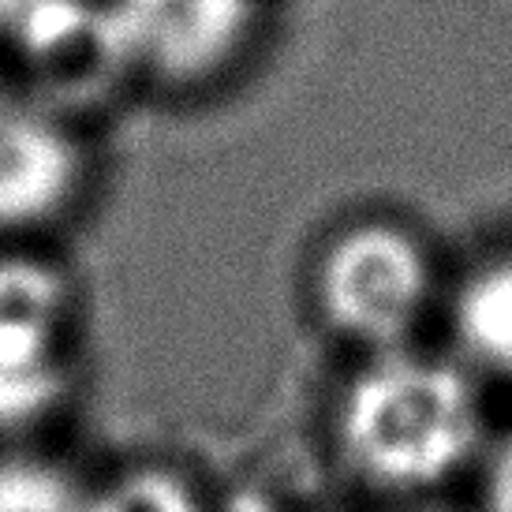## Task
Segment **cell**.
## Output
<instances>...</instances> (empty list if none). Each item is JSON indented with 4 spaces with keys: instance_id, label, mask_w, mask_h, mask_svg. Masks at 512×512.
<instances>
[{
    "instance_id": "obj_1",
    "label": "cell",
    "mask_w": 512,
    "mask_h": 512,
    "mask_svg": "<svg viewBox=\"0 0 512 512\" xmlns=\"http://www.w3.org/2000/svg\"><path fill=\"white\" fill-rule=\"evenodd\" d=\"M483 408L471 382L449 363L378 352L359 370L337 412V441L363 483L419 494L471 464Z\"/></svg>"
},
{
    "instance_id": "obj_2",
    "label": "cell",
    "mask_w": 512,
    "mask_h": 512,
    "mask_svg": "<svg viewBox=\"0 0 512 512\" xmlns=\"http://www.w3.org/2000/svg\"><path fill=\"white\" fill-rule=\"evenodd\" d=\"M314 296L344 341L393 352L430 299L427 251L393 225L348 228L318 262Z\"/></svg>"
},
{
    "instance_id": "obj_3",
    "label": "cell",
    "mask_w": 512,
    "mask_h": 512,
    "mask_svg": "<svg viewBox=\"0 0 512 512\" xmlns=\"http://www.w3.org/2000/svg\"><path fill=\"white\" fill-rule=\"evenodd\" d=\"M64 314L68 288L53 266L0 258V430L27 427L64 397Z\"/></svg>"
},
{
    "instance_id": "obj_4",
    "label": "cell",
    "mask_w": 512,
    "mask_h": 512,
    "mask_svg": "<svg viewBox=\"0 0 512 512\" xmlns=\"http://www.w3.org/2000/svg\"><path fill=\"white\" fill-rule=\"evenodd\" d=\"M131 68L176 86L214 79L255 30V0H109Z\"/></svg>"
},
{
    "instance_id": "obj_5",
    "label": "cell",
    "mask_w": 512,
    "mask_h": 512,
    "mask_svg": "<svg viewBox=\"0 0 512 512\" xmlns=\"http://www.w3.org/2000/svg\"><path fill=\"white\" fill-rule=\"evenodd\" d=\"M83 187V150L42 98L0 86V236L57 221Z\"/></svg>"
},
{
    "instance_id": "obj_6",
    "label": "cell",
    "mask_w": 512,
    "mask_h": 512,
    "mask_svg": "<svg viewBox=\"0 0 512 512\" xmlns=\"http://www.w3.org/2000/svg\"><path fill=\"white\" fill-rule=\"evenodd\" d=\"M453 333L475 367L512 378V258L486 262L456 288Z\"/></svg>"
},
{
    "instance_id": "obj_7",
    "label": "cell",
    "mask_w": 512,
    "mask_h": 512,
    "mask_svg": "<svg viewBox=\"0 0 512 512\" xmlns=\"http://www.w3.org/2000/svg\"><path fill=\"white\" fill-rule=\"evenodd\" d=\"M0 512H90V494L53 464L4 460L0 464Z\"/></svg>"
},
{
    "instance_id": "obj_8",
    "label": "cell",
    "mask_w": 512,
    "mask_h": 512,
    "mask_svg": "<svg viewBox=\"0 0 512 512\" xmlns=\"http://www.w3.org/2000/svg\"><path fill=\"white\" fill-rule=\"evenodd\" d=\"M90 512H206L191 486L165 471H135L90 494Z\"/></svg>"
},
{
    "instance_id": "obj_9",
    "label": "cell",
    "mask_w": 512,
    "mask_h": 512,
    "mask_svg": "<svg viewBox=\"0 0 512 512\" xmlns=\"http://www.w3.org/2000/svg\"><path fill=\"white\" fill-rule=\"evenodd\" d=\"M75 0H0V38L12 45L27 42L38 27H45L53 15H60Z\"/></svg>"
},
{
    "instance_id": "obj_10",
    "label": "cell",
    "mask_w": 512,
    "mask_h": 512,
    "mask_svg": "<svg viewBox=\"0 0 512 512\" xmlns=\"http://www.w3.org/2000/svg\"><path fill=\"white\" fill-rule=\"evenodd\" d=\"M486 512H512V434L486 468Z\"/></svg>"
}]
</instances>
